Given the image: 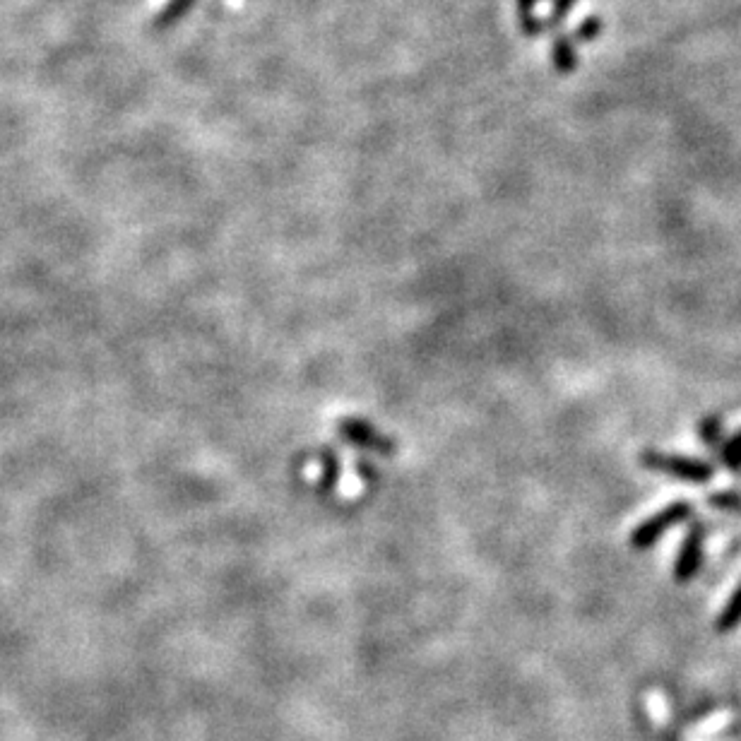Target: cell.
I'll return each instance as SVG.
<instances>
[{
    "instance_id": "1",
    "label": "cell",
    "mask_w": 741,
    "mask_h": 741,
    "mask_svg": "<svg viewBox=\"0 0 741 741\" xmlns=\"http://www.w3.org/2000/svg\"><path fill=\"white\" fill-rule=\"evenodd\" d=\"M640 465L650 472L667 474V477L681 479V482L691 484H705L713 479L715 467L710 462L689 458V455H677V453H665V450L648 448L640 453Z\"/></svg>"
},
{
    "instance_id": "2",
    "label": "cell",
    "mask_w": 741,
    "mask_h": 741,
    "mask_svg": "<svg viewBox=\"0 0 741 741\" xmlns=\"http://www.w3.org/2000/svg\"><path fill=\"white\" fill-rule=\"evenodd\" d=\"M693 513L691 501H674L669 506L662 508V511L652 513L648 520H643L636 530L631 532V547L633 549H650L655 547L657 539L665 537L672 527H677L689 520Z\"/></svg>"
},
{
    "instance_id": "3",
    "label": "cell",
    "mask_w": 741,
    "mask_h": 741,
    "mask_svg": "<svg viewBox=\"0 0 741 741\" xmlns=\"http://www.w3.org/2000/svg\"><path fill=\"white\" fill-rule=\"evenodd\" d=\"M703 542H705V527L701 523H693L686 532L684 542L677 554V563H674V580L677 583H689L701 571L703 561Z\"/></svg>"
},
{
    "instance_id": "4",
    "label": "cell",
    "mask_w": 741,
    "mask_h": 741,
    "mask_svg": "<svg viewBox=\"0 0 741 741\" xmlns=\"http://www.w3.org/2000/svg\"><path fill=\"white\" fill-rule=\"evenodd\" d=\"M337 434H340L342 441L349 443V446L371 450V453L388 455L390 450H393L388 438H385L381 431L373 429L369 422H364V419H354V417L342 419V422L337 424Z\"/></svg>"
},
{
    "instance_id": "5",
    "label": "cell",
    "mask_w": 741,
    "mask_h": 741,
    "mask_svg": "<svg viewBox=\"0 0 741 741\" xmlns=\"http://www.w3.org/2000/svg\"><path fill=\"white\" fill-rule=\"evenodd\" d=\"M739 624H741V583H739V588L732 592V597H729V602L725 604V609H722V614L717 616L715 628L720 633H729V631H734Z\"/></svg>"
},
{
    "instance_id": "6",
    "label": "cell",
    "mask_w": 741,
    "mask_h": 741,
    "mask_svg": "<svg viewBox=\"0 0 741 741\" xmlns=\"http://www.w3.org/2000/svg\"><path fill=\"white\" fill-rule=\"evenodd\" d=\"M320 462H323V472H320V489L323 491H333V486L337 484V477H340V460L333 450H323L320 453Z\"/></svg>"
},
{
    "instance_id": "7",
    "label": "cell",
    "mask_w": 741,
    "mask_h": 741,
    "mask_svg": "<svg viewBox=\"0 0 741 741\" xmlns=\"http://www.w3.org/2000/svg\"><path fill=\"white\" fill-rule=\"evenodd\" d=\"M720 458H722V465H725L727 470H732V472L741 470V431L729 438V441L722 443Z\"/></svg>"
},
{
    "instance_id": "8",
    "label": "cell",
    "mask_w": 741,
    "mask_h": 741,
    "mask_svg": "<svg viewBox=\"0 0 741 741\" xmlns=\"http://www.w3.org/2000/svg\"><path fill=\"white\" fill-rule=\"evenodd\" d=\"M698 436H701V441L705 443V446H710V448L720 446V441H722V419L715 417V414L705 417L703 422L698 424Z\"/></svg>"
},
{
    "instance_id": "9",
    "label": "cell",
    "mask_w": 741,
    "mask_h": 741,
    "mask_svg": "<svg viewBox=\"0 0 741 741\" xmlns=\"http://www.w3.org/2000/svg\"><path fill=\"white\" fill-rule=\"evenodd\" d=\"M554 63L559 73H571L575 68V51L568 39H559L554 46Z\"/></svg>"
},
{
    "instance_id": "10",
    "label": "cell",
    "mask_w": 741,
    "mask_h": 741,
    "mask_svg": "<svg viewBox=\"0 0 741 741\" xmlns=\"http://www.w3.org/2000/svg\"><path fill=\"white\" fill-rule=\"evenodd\" d=\"M708 503L717 511H727V513H739L741 515V494L739 491H717V494H710Z\"/></svg>"
},
{
    "instance_id": "11",
    "label": "cell",
    "mask_w": 741,
    "mask_h": 741,
    "mask_svg": "<svg viewBox=\"0 0 741 741\" xmlns=\"http://www.w3.org/2000/svg\"><path fill=\"white\" fill-rule=\"evenodd\" d=\"M571 8H573V0H554V10H551L549 20H542V29L554 27L556 22L563 20V17L571 13Z\"/></svg>"
},
{
    "instance_id": "12",
    "label": "cell",
    "mask_w": 741,
    "mask_h": 741,
    "mask_svg": "<svg viewBox=\"0 0 741 741\" xmlns=\"http://www.w3.org/2000/svg\"><path fill=\"white\" fill-rule=\"evenodd\" d=\"M600 29H602L600 20H597V17H590V20L585 22V25L578 29V34H575V39H585V41H588V39H595L597 34H600Z\"/></svg>"
}]
</instances>
